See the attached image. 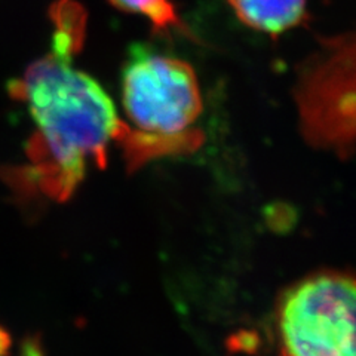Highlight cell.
<instances>
[{"mask_svg":"<svg viewBox=\"0 0 356 356\" xmlns=\"http://www.w3.org/2000/svg\"><path fill=\"white\" fill-rule=\"evenodd\" d=\"M355 307V281L343 273H316L286 289L276 316L280 356H356Z\"/></svg>","mask_w":356,"mask_h":356,"instance_id":"cell-3","label":"cell"},{"mask_svg":"<svg viewBox=\"0 0 356 356\" xmlns=\"http://www.w3.org/2000/svg\"><path fill=\"white\" fill-rule=\"evenodd\" d=\"M227 2L245 26L272 36L297 27L306 15V0H227Z\"/></svg>","mask_w":356,"mask_h":356,"instance_id":"cell-5","label":"cell"},{"mask_svg":"<svg viewBox=\"0 0 356 356\" xmlns=\"http://www.w3.org/2000/svg\"><path fill=\"white\" fill-rule=\"evenodd\" d=\"M19 356H43L42 348L38 340H29L24 343V346L21 348V353Z\"/></svg>","mask_w":356,"mask_h":356,"instance_id":"cell-7","label":"cell"},{"mask_svg":"<svg viewBox=\"0 0 356 356\" xmlns=\"http://www.w3.org/2000/svg\"><path fill=\"white\" fill-rule=\"evenodd\" d=\"M83 27L81 8L61 3L51 52L13 85V95L36 125L27 147L29 172L40 191L58 199L74 191L89 163H104L108 144L122 140L128 128L104 88L73 64Z\"/></svg>","mask_w":356,"mask_h":356,"instance_id":"cell-1","label":"cell"},{"mask_svg":"<svg viewBox=\"0 0 356 356\" xmlns=\"http://www.w3.org/2000/svg\"><path fill=\"white\" fill-rule=\"evenodd\" d=\"M108 2L124 13L144 17L156 33H163V35L180 33L186 38L195 39L171 0H108Z\"/></svg>","mask_w":356,"mask_h":356,"instance_id":"cell-6","label":"cell"},{"mask_svg":"<svg viewBox=\"0 0 356 356\" xmlns=\"http://www.w3.org/2000/svg\"><path fill=\"white\" fill-rule=\"evenodd\" d=\"M122 104L132 122L125 143L168 147L191 141L202 113V94L191 64L170 55L134 48L122 73Z\"/></svg>","mask_w":356,"mask_h":356,"instance_id":"cell-2","label":"cell"},{"mask_svg":"<svg viewBox=\"0 0 356 356\" xmlns=\"http://www.w3.org/2000/svg\"><path fill=\"white\" fill-rule=\"evenodd\" d=\"M305 73L300 92L302 107L310 128L322 122V128L330 127V118H336L340 129L346 128V116L352 119L353 111L346 110V103H353L355 81V47L353 38L330 40L324 52L315 58Z\"/></svg>","mask_w":356,"mask_h":356,"instance_id":"cell-4","label":"cell"}]
</instances>
